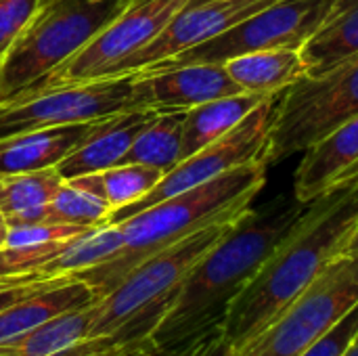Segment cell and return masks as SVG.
<instances>
[{
	"label": "cell",
	"instance_id": "obj_9",
	"mask_svg": "<svg viewBox=\"0 0 358 356\" xmlns=\"http://www.w3.org/2000/svg\"><path fill=\"white\" fill-rule=\"evenodd\" d=\"M277 103H279V94L262 101L231 132H227L218 141L210 143L208 147L178 162L170 172L162 176V180L143 199L122 210L111 212L107 222H120L128 218L130 214H136L176 193L203 185L229 170L256 164V162L268 164V145H271L273 122L277 115Z\"/></svg>",
	"mask_w": 358,
	"mask_h": 356
},
{
	"label": "cell",
	"instance_id": "obj_4",
	"mask_svg": "<svg viewBox=\"0 0 358 356\" xmlns=\"http://www.w3.org/2000/svg\"><path fill=\"white\" fill-rule=\"evenodd\" d=\"M237 218L216 220L134 266L94 302L88 338H111L126 348L128 356H153L151 332L172 296Z\"/></svg>",
	"mask_w": 358,
	"mask_h": 356
},
{
	"label": "cell",
	"instance_id": "obj_21",
	"mask_svg": "<svg viewBox=\"0 0 358 356\" xmlns=\"http://www.w3.org/2000/svg\"><path fill=\"white\" fill-rule=\"evenodd\" d=\"M63 185L57 168L0 174V212L10 227L44 222L48 206Z\"/></svg>",
	"mask_w": 358,
	"mask_h": 356
},
{
	"label": "cell",
	"instance_id": "obj_7",
	"mask_svg": "<svg viewBox=\"0 0 358 356\" xmlns=\"http://www.w3.org/2000/svg\"><path fill=\"white\" fill-rule=\"evenodd\" d=\"M136 107L143 105L132 73L90 82L34 86L0 103V138L40 128L99 122Z\"/></svg>",
	"mask_w": 358,
	"mask_h": 356
},
{
	"label": "cell",
	"instance_id": "obj_6",
	"mask_svg": "<svg viewBox=\"0 0 358 356\" xmlns=\"http://www.w3.org/2000/svg\"><path fill=\"white\" fill-rule=\"evenodd\" d=\"M358 115V55L321 76H304L279 94L268 164L304 153Z\"/></svg>",
	"mask_w": 358,
	"mask_h": 356
},
{
	"label": "cell",
	"instance_id": "obj_14",
	"mask_svg": "<svg viewBox=\"0 0 358 356\" xmlns=\"http://www.w3.org/2000/svg\"><path fill=\"white\" fill-rule=\"evenodd\" d=\"M155 115V109L136 107L96 122L88 136L57 166V172L63 176V180H69L117 166L136 136Z\"/></svg>",
	"mask_w": 358,
	"mask_h": 356
},
{
	"label": "cell",
	"instance_id": "obj_12",
	"mask_svg": "<svg viewBox=\"0 0 358 356\" xmlns=\"http://www.w3.org/2000/svg\"><path fill=\"white\" fill-rule=\"evenodd\" d=\"M273 2L277 0H191L149 46L122 67L120 76L153 67L170 57L195 48Z\"/></svg>",
	"mask_w": 358,
	"mask_h": 356
},
{
	"label": "cell",
	"instance_id": "obj_1",
	"mask_svg": "<svg viewBox=\"0 0 358 356\" xmlns=\"http://www.w3.org/2000/svg\"><path fill=\"white\" fill-rule=\"evenodd\" d=\"M357 225L358 180L310 204L222 315L220 327L237 353L266 332L334 260L348 254Z\"/></svg>",
	"mask_w": 358,
	"mask_h": 356
},
{
	"label": "cell",
	"instance_id": "obj_3",
	"mask_svg": "<svg viewBox=\"0 0 358 356\" xmlns=\"http://www.w3.org/2000/svg\"><path fill=\"white\" fill-rule=\"evenodd\" d=\"M266 162H256L229 170L115 222L124 233V248L107 262L76 277L88 283L99 298L105 296L153 254L216 220L237 218L250 210L266 183Z\"/></svg>",
	"mask_w": 358,
	"mask_h": 356
},
{
	"label": "cell",
	"instance_id": "obj_32",
	"mask_svg": "<svg viewBox=\"0 0 358 356\" xmlns=\"http://www.w3.org/2000/svg\"><path fill=\"white\" fill-rule=\"evenodd\" d=\"M355 252H358V225L355 235H352V241H350V245H348V254H355Z\"/></svg>",
	"mask_w": 358,
	"mask_h": 356
},
{
	"label": "cell",
	"instance_id": "obj_16",
	"mask_svg": "<svg viewBox=\"0 0 358 356\" xmlns=\"http://www.w3.org/2000/svg\"><path fill=\"white\" fill-rule=\"evenodd\" d=\"M94 126L96 122L52 126L0 138V174L57 168Z\"/></svg>",
	"mask_w": 358,
	"mask_h": 356
},
{
	"label": "cell",
	"instance_id": "obj_2",
	"mask_svg": "<svg viewBox=\"0 0 358 356\" xmlns=\"http://www.w3.org/2000/svg\"><path fill=\"white\" fill-rule=\"evenodd\" d=\"M310 204L279 195L245 210L227 235L191 269L151 332L153 356L220 325L231 300L254 279Z\"/></svg>",
	"mask_w": 358,
	"mask_h": 356
},
{
	"label": "cell",
	"instance_id": "obj_24",
	"mask_svg": "<svg viewBox=\"0 0 358 356\" xmlns=\"http://www.w3.org/2000/svg\"><path fill=\"white\" fill-rule=\"evenodd\" d=\"M124 248V233L120 225L107 222L94 229H88L73 237L50 262H46L38 275L44 277H76L84 271H90L109 258H113Z\"/></svg>",
	"mask_w": 358,
	"mask_h": 356
},
{
	"label": "cell",
	"instance_id": "obj_10",
	"mask_svg": "<svg viewBox=\"0 0 358 356\" xmlns=\"http://www.w3.org/2000/svg\"><path fill=\"white\" fill-rule=\"evenodd\" d=\"M336 0H277L271 6L229 27L220 36L170 57L153 67L187 63H227L233 57L273 50L302 48L323 25Z\"/></svg>",
	"mask_w": 358,
	"mask_h": 356
},
{
	"label": "cell",
	"instance_id": "obj_17",
	"mask_svg": "<svg viewBox=\"0 0 358 356\" xmlns=\"http://www.w3.org/2000/svg\"><path fill=\"white\" fill-rule=\"evenodd\" d=\"M96 300V292L78 277H71L50 290L23 298L0 311V344L21 338L23 334L38 329L40 325L65 313L90 306Z\"/></svg>",
	"mask_w": 358,
	"mask_h": 356
},
{
	"label": "cell",
	"instance_id": "obj_15",
	"mask_svg": "<svg viewBox=\"0 0 358 356\" xmlns=\"http://www.w3.org/2000/svg\"><path fill=\"white\" fill-rule=\"evenodd\" d=\"M358 162V115L344 122L304 151L296 170L294 197L313 204L325 195L336 178Z\"/></svg>",
	"mask_w": 358,
	"mask_h": 356
},
{
	"label": "cell",
	"instance_id": "obj_13",
	"mask_svg": "<svg viewBox=\"0 0 358 356\" xmlns=\"http://www.w3.org/2000/svg\"><path fill=\"white\" fill-rule=\"evenodd\" d=\"M143 107L155 111H187L201 103L243 92L222 63H187L134 71Z\"/></svg>",
	"mask_w": 358,
	"mask_h": 356
},
{
	"label": "cell",
	"instance_id": "obj_20",
	"mask_svg": "<svg viewBox=\"0 0 358 356\" xmlns=\"http://www.w3.org/2000/svg\"><path fill=\"white\" fill-rule=\"evenodd\" d=\"M300 52L306 76H321L358 55V0H336L323 25Z\"/></svg>",
	"mask_w": 358,
	"mask_h": 356
},
{
	"label": "cell",
	"instance_id": "obj_5",
	"mask_svg": "<svg viewBox=\"0 0 358 356\" xmlns=\"http://www.w3.org/2000/svg\"><path fill=\"white\" fill-rule=\"evenodd\" d=\"M130 0H42L0 61V103L25 92L80 52Z\"/></svg>",
	"mask_w": 358,
	"mask_h": 356
},
{
	"label": "cell",
	"instance_id": "obj_30",
	"mask_svg": "<svg viewBox=\"0 0 358 356\" xmlns=\"http://www.w3.org/2000/svg\"><path fill=\"white\" fill-rule=\"evenodd\" d=\"M155 356H239L235 346L229 342V338L224 336L222 327L216 325L195 338H191L189 342L176 346V348H170V350H164V353H157Z\"/></svg>",
	"mask_w": 358,
	"mask_h": 356
},
{
	"label": "cell",
	"instance_id": "obj_26",
	"mask_svg": "<svg viewBox=\"0 0 358 356\" xmlns=\"http://www.w3.org/2000/svg\"><path fill=\"white\" fill-rule=\"evenodd\" d=\"M111 212L143 199L164 176L162 170L141 164H117L99 172Z\"/></svg>",
	"mask_w": 358,
	"mask_h": 356
},
{
	"label": "cell",
	"instance_id": "obj_11",
	"mask_svg": "<svg viewBox=\"0 0 358 356\" xmlns=\"http://www.w3.org/2000/svg\"><path fill=\"white\" fill-rule=\"evenodd\" d=\"M189 2L191 0H130L126 8L80 52L34 86H57L120 76L122 67L149 46Z\"/></svg>",
	"mask_w": 358,
	"mask_h": 356
},
{
	"label": "cell",
	"instance_id": "obj_28",
	"mask_svg": "<svg viewBox=\"0 0 358 356\" xmlns=\"http://www.w3.org/2000/svg\"><path fill=\"white\" fill-rule=\"evenodd\" d=\"M358 340V306L298 356H344Z\"/></svg>",
	"mask_w": 358,
	"mask_h": 356
},
{
	"label": "cell",
	"instance_id": "obj_27",
	"mask_svg": "<svg viewBox=\"0 0 358 356\" xmlns=\"http://www.w3.org/2000/svg\"><path fill=\"white\" fill-rule=\"evenodd\" d=\"M42 0H0V61L31 21Z\"/></svg>",
	"mask_w": 358,
	"mask_h": 356
},
{
	"label": "cell",
	"instance_id": "obj_25",
	"mask_svg": "<svg viewBox=\"0 0 358 356\" xmlns=\"http://www.w3.org/2000/svg\"><path fill=\"white\" fill-rule=\"evenodd\" d=\"M187 111H157L136 136L120 164H141L170 172L182 159V128Z\"/></svg>",
	"mask_w": 358,
	"mask_h": 356
},
{
	"label": "cell",
	"instance_id": "obj_23",
	"mask_svg": "<svg viewBox=\"0 0 358 356\" xmlns=\"http://www.w3.org/2000/svg\"><path fill=\"white\" fill-rule=\"evenodd\" d=\"M109 216L111 206L96 172L63 180L48 206L44 222L94 229L107 225Z\"/></svg>",
	"mask_w": 358,
	"mask_h": 356
},
{
	"label": "cell",
	"instance_id": "obj_22",
	"mask_svg": "<svg viewBox=\"0 0 358 356\" xmlns=\"http://www.w3.org/2000/svg\"><path fill=\"white\" fill-rule=\"evenodd\" d=\"M268 97L262 94L239 92L187 109L182 128V159L231 132L248 113H252Z\"/></svg>",
	"mask_w": 358,
	"mask_h": 356
},
{
	"label": "cell",
	"instance_id": "obj_18",
	"mask_svg": "<svg viewBox=\"0 0 358 356\" xmlns=\"http://www.w3.org/2000/svg\"><path fill=\"white\" fill-rule=\"evenodd\" d=\"M84 227L36 222L10 227L0 243V277H21L38 273L50 262Z\"/></svg>",
	"mask_w": 358,
	"mask_h": 356
},
{
	"label": "cell",
	"instance_id": "obj_8",
	"mask_svg": "<svg viewBox=\"0 0 358 356\" xmlns=\"http://www.w3.org/2000/svg\"><path fill=\"white\" fill-rule=\"evenodd\" d=\"M358 306V252L334 260L239 356H298Z\"/></svg>",
	"mask_w": 358,
	"mask_h": 356
},
{
	"label": "cell",
	"instance_id": "obj_34",
	"mask_svg": "<svg viewBox=\"0 0 358 356\" xmlns=\"http://www.w3.org/2000/svg\"><path fill=\"white\" fill-rule=\"evenodd\" d=\"M344 356H358V340L346 350V353H344Z\"/></svg>",
	"mask_w": 358,
	"mask_h": 356
},
{
	"label": "cell",
	"instance_id": "obj_33",
	"mask_svg": "<svg viewBox=\"0 0 358 356\" xmlns=\"http://www.w3.org/2000/svg\"><path fill=\"white\" fill-rule=\"evenodd\" d=\"M6 231H8V225H6V220H4V216H2V212H0V243H2V239H4V235H6Z\"/></svg>",
	"mask_w": 358,
	"mask_h": 356
},
{
	"label": "cell",
	"instance_id": "obj_19",
	"mask_svg": "<svg viewBox=\"0 0 358 356\" xmlns=\"http://www.w3.org/2000/svg\"><path fill=\"white\" fill-rule=\"evenodd\" d=\"M235 84L250 94L273 97L306 76V65L298 48L258 50L222 63Z\"/></svg>",
	"mask_w": 358,
	"mask_h": 356
},
{
	"label": "cell",
	"instance_id": "obj_29",
	"mask_svg": "<svg viewBox=\"0 0 358 356\" xmlns=\"http://www.w3.org/2000/svg\"><path fill=\"white\" fill-rule=\"evenodd\" d=\"M71 277H44V275H21V277H0V311L8 308L10 304L50 290Z\"/></svg>",
	"mask_w": 358,
	"mask_h": 356
},
{
	"label": "cell",
	"instance_id": "obj_31",
	"mask_svg": "<svg viewBox=\"0 0 358 356\" xmlns=\"http://www.w3.org/2000/svg\"><path fill=\"white\" fill-rule=\"evenodd\" d=\"M358 180V162L355 166H350L344 174H340L338 178H336V183L331 185V189H342V187H346V185H350V183H357ZM329 189V191H331Z\"/></svg>",
	"mask_w": 358,
	"mask_h": 356
}]
</instances>
